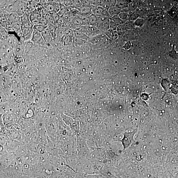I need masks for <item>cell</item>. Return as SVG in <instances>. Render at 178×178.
<instances>
[{"instance_id": "cell-1", "label": "cell", "mask_w": 178, "mask_h": 178, "mask_svg": "<svg viewBox=\"0 0 178 178\" xmlns=\"http://www.w3.org/2000/svg\"><path fill=\"white\" fill-rule=\"evenodd\" d=\"M136 132L126 133L123 134V137L122 139L118 140L122 144L124 150L128 148L131 145L134 141V135Z\"/></svg>"}, {"instance_id": "cell-2", "label": "cell", "mask_w": 178, "mask_h": 178, "mask_svg": "<svg viewBox=\"0 0 178 178\" xmlns=\"http://www.w3.org/2000/svg\"><path fill=\"white\" fill-rule=\"evenodd\" d=\"M42 9L40 7H37L30 14V20L33 25H40V20L42 17Z\"/></svg>"}, {"instance_id": "cell-3", "label": "cell", "mask_w": 178, "mask_h": 178, "mask_svg": "<svg viewBox=\"0 0 178 178\" xmlns=\"http://www.w3.org/2000/svg\"><path fill=\"white\" fill-rule=\"evenodd\" d=\"M110 19L101 16L97 17V27L98 29L103 32H106L110 29Z\"/></svg>"}, {"instance_id": "cell-4", "label": "cell", "mask_w": 178, "mask_h": 178, "mask_svg": "<svg viewBox=\"0 0 178 178\" xmlns=\"http://www.w3.org/2000/svg\"><path fill=\"white\" fill-rule=\"evenodd\" d=\"M31 40L36 44L43 46H46V44L45 43L41 33L33 31L32 37Z\"/></svg>"}, {"instance_id": "cell-5", "label": "cell", "mask_w": 178, "mask_h": 178, "mask_svg": "<svg viewBox=\"0 0 178 178\" xmlns=\"http://www.w3.org/2000/svg\"><path fill=\"white\" fill-rule=\"evenodd\" d=\"M77 9L79 12V16L88 17L92 14L91 6L82 5Z\"/></svg>"}, {"instance_id": "cell-6", "label": "cell", "mask_w": 178, "mask_h": 178, "mask_svg": "<svg viewBox=\"0 0 178 178\" xmlns=\"http://www.w3.org/2000/svg\"><path fill=\"white\" fill-rule=\"evenodd\" d=\"M41 34L46 44H49L52 39V35L47 26L41 33Z\"/></svg>"}, {"instance_id": "cell-7", "label": "cell", "mask_w": 178, "mask_h": 178, "mask_svg": "<svg viewBox=\"0 0 178 178\" xmlns=\"http://www.w3.org/2000/svg\"><path fill=\"white\" fill-rule=\"evenodd\" d=\"M108 10L110 18H111L113 16L118 15L122 11V10L120 9L116 5L110 7Z\"/></svg>"}, {"instance_id": "cell-8", "label": "cell", "mask_w": 178, "mask_h": 178, "mask_svg": "<svg viewBox=\"0 0 178 178\" xmlns=\"http://www.w3.org/2000/svg\"><path fill=\"white\" fill-rule=\"evenodd\" d=\"M91 7L92 14H94L97 17L101 16L104 10L102 7L99 6H91Z\"/></svg>"}, {"instance_id": "cell-9", "label": "cell", "mask_w": 178, "mask_h": 178, "mask_svg": "<svg viewBox=\"0 0 178 178\" xmlns=\"http://www.w3.org/2000/svg\"><path fill=\"white\" fill-rule=\"evenodd\" d=\"M105 35L101 34L94 36L90 40V43L93 44H97L102 41L103 39L106 37Z\"/></svg>"}, {"instance_id": "cell-10", "label": "cell", "mask_w": 178, "mask_h": 178, "mask_svg": "<svg viewBox=\"0 0 178 178\" xmlns=\"http://www.w3.org/2000/svg\"><path fill=\"white\" fill-rule=\"evenodd\" d=\"M115 31H113L110 29L104 32V34L107 38L112 41H114L116 40L118 37V35L115 32Z\"/></svg>"}, {"instance_id": "cell-11", "label": "cell", "mask_w": 178, "mask_h": 178, "mask_svg": "<svg viewBox=\"0 0 178 178\" xmlns=\"http://www.w3.org/2000/svg\"><path fill=\"white\" fill-rule=\"evenodd\" d=\"M89 26L97 27V17L94 14H92L88 17Z\"/></svg>"}, {"instance_id": "cell-12", "label": "cell", "mask_w": 178, "mask_h": 178, "mask_svg": "<svg viewBox=\"0 0 178 178\" xmlns=\"http://www.w3.org/2000/svg\"><path fill=\"white\" fill-rule=\"evenodd\" d=\"M118 16L121 19L125 22L129 19V14L127 11H122Z\"/></svg>"}, {"instance_id": "cell-13", "label": "cell", "mask_w": 178, "mask_h": 178, "mask_svg": "<svg viewBox=\"0 0 178 178\" xmlns=\"http://www.w3.org/2000/svg\"><path fill=\"white\" fill-rule=\"evenodd\" d=\"M47 27L41 25H34L33 26V31H36V32L41 33L46 29Z\"/></svg>"}, {"instance_id": "cell-14", "label": "cell", "mask_w": 178, "mask_h": 178, "mask_svg": "<svg viewBox=\"0 0 178 178\" xmlns=\"http://www.w3.org/2000/svg\"><path fill=\"white\" fill-rule=\"evenodd\" d=\"M110 29L113 31H115L117 30V28L119 25L117 22L112 21V20L110 19Z\"/></svg>"}, {"instance_id": "cell-15", "label": "cell", "mask_w": 178, "mask_h": 178, "mask_svg": "<svg viewBox=\"0 0 178 178\" xmlns=\"http://www.w3.org/2000/svg\"><path fill=\"white\" fill-rule=\"evenodd\" d=\"M107 39L104 38L103 39V40L101 41L100 43L97 44H96V45H97V47L99 48L104 47L107 46V45H108V41H108V40L107 41Z\"/></svg>"}, {"instance_id": "cell-16", "label": "cell", "mask_w": 178, "mask_h": 178, "mask_svg": "<svg viewBox=\"0 0 178 178\" xmlns=\"http://www.w3.org/2000/svg\"><path fill=\"white\" fill-rule=\"evenodd\" d=\"M111 7L110 1H104L102 7L104 10H108Z\"/></svg>"}]
</instances>
